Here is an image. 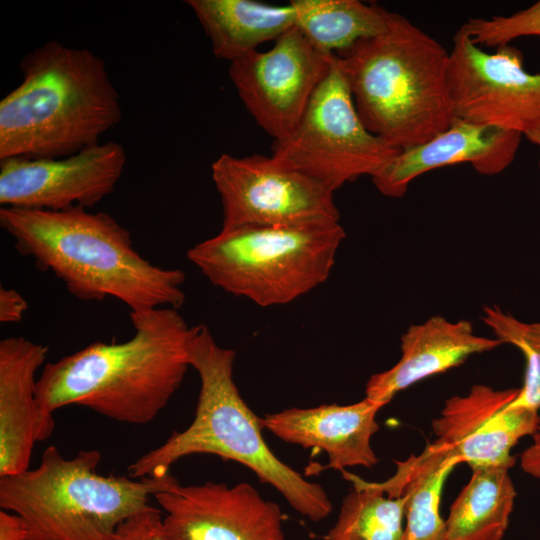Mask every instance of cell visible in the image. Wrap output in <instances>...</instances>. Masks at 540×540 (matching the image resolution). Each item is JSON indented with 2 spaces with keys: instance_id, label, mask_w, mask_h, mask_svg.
Returning <instances> with one entry per match:
<instances>
[{
  "instance_id": "6da1fadb",
  "label": "cell",
  "mask_w": 540,
  "mask_h": 540,
  "mask_svg": "<svg viewBox=\"0 0 540 540\" xmlns=\"http://www.w3.org/2000/svg\"><path fill=\"white\" fill-rule=\"evenodd\" d=\"M130 319L129 340L97 341L45 364L36 398L48 427L54 430L53 413L66 405L136 425L153 421L166 407L190 367L191 327L170 307L130 312Z\"/></svg>"
},
{
  "instance_id": "7a4b0ae2",
  "label": "cell",
  "mask_w": 540,
  "mask_h": 540,
  "mask_svg": "<svg viewBox=\"0 0 540 540\" xmlns=\"http://www.w3.org/2000/svg\"><path fill=\"white\" fill-rule=\"evenodd\" d=\"M0 226L19 254L53 273L79 300L112 297L131 312L184 303V272L141 257L130 232L107 213L1 207Z\"/></svg>"
},
{
  "instance_id": "3957f363",
  "label": "cell",
  "mask_w": 540,
  "mask_h": 540,
  "mask_svg": "<svg viewBox=\"0 0 540 540\" xmlns=\"http://www.w3.org/2000/svg\"><path fill=\"white\" fill-rule=\"evenodd\" d=\"M20 69L22 82L0 101V161L67 157L120 122L119 93L94 52L53 40Z\"/></svg>"
},
{
  "instance_id": "277c9868",
  "label": "cell",
  "mask_w": 540,
  "mask_h": 540,
  "mask_svg": "<svg viewBox=\"0 0 540 540\" xmlns=\"http://www.w3.org/2000/svg\"><path fill=\"white\" fill-rule=\"evenodd\" d=\"M188 355L201 381L194 419L131 463L128 476L163 477L183 457L216 455L249 468L311 521L328 517L332 503L325 489L281 461L266 444L260 417L243 400L233 380L236 352L221 347L201 324L191 327Z\"/></svg>"
},
{
  "instance_id": "5b68a950",
  "label": "cell",
  "mask_w": 540,
  "mask_h": 540,
  "mask_svg": "<svg viewBox=\"0 0 540 540\" xmlns=\"http://www.w3.org/2000/svg\"><path fill=\"white\" fill-rule=\"evenodd\" d=\"M364 126L404 150L444 132L455 119L449 51L396 12L387 29L335 54Z\"/></svg>"
},
{
  "instance_id": "8992f818",
  "label": "cell",
  "mask_w": 540,
  "mask_h": 540,
  "mask_svg": "<svg viewBox=\"0 0 540 540\" xmlns=\"http://www.w3.org/2000/svg\"><path fill=\"white\" fill-rule=\"evenodd\" d=\"M101 457L89 449L67 459L48 446L35 469L0 477L1 509L26 521L29 540H115L119 526L177 478L103 476Z\"/></svg>"
},
{
  "instance_id": "52a82bcc",
  "label": "cell",
  "mask_w": 540,
  "mask_h": 540,
  "mask_svg": "<svg viewBox=\"0 0 540 540\" xmlns=\"http://www.w3.org/2000/svg\"><path fill=\"white\" fill-rule=\"evenodd\" d=\"M344 238L335 221L222 228L191 247L187 258L226 293L276 306L324 283Z\"/></svg>"
},
{
  "instance_id": "ba28073f",
  "label": "cell",
  "mask_w": 540,
  "mask_h": 540,
  "mask_svg": "<svg viewBox=\"0 0 540 540\" xmlns=\"http://www.w3.org/2000/svg\"><path fill=\"white\" fill-rule=\"evenodd\" d=\"M400 152L364 126L334 54L297 127L273 143L271 155L335 192L361 176L372 178Z\"/></svg>"
},
{
  "instance_id": "9c48e42d",
  "label": "cell",
  "mask_w": 540,
  "mask_h": 540,
  "mask_svg": "<svg viewBox=\"0 0 540 540\" xmlns=\"http://www.w3.org/2000/svg\"><path fill=\"white\" fill-rule=\"evenodd\" d=\"M222 228L339 222L334 192L272 155L221 154L211 164Z\"/></svg>"
},
{
  "instance_id": "30bf717a",
  "label": "cell",
  "mask_w": 540,
  "mask_h": 540,
  "mask_svg": "<svg viewBox=\"0 0 540 540\" xmlns=\"http://www.w3.org/2000/svg\"><path fill=\"white\" fill-rule=\"evenodd\" d=\"M510 44L487 53L460 27L449 51L448 88L455 118L526 135L540 125V74Z\"/></svg>"
},
{
  "instance_id": "8fae6325",
  "label": "cell",
  "mask_w": 540,
  "mask_h": 540,
  "mask_svg": "<svg viewBox=\"0 0 540 540\" xmlns=\"http://www.w3.org/2000/svg\"><path fill=\"white\" fill-rule=\"evenodd\" d=\"M333 58L318 51L294 26L269 50H255L231 62L228 72L247 111L279 142L297 127Z\"/></svg>"
},
{
  "instance_id": "7c38bea8",
  "label": "cell",
  "mask_w": 540,
  "mask_h": 540,
  "mask_svg": "<svg viewBox=\"0 0 540 540\" xmlns=\"http://www.w3.org/2000/svg\"><path fill=\"white\" fill-rule=\"evenodd\" d=\"M518 392L475 384L468 394L447 399L440 417L432 421L435 440L424 451L466 463L472 470L510 469L515 464L512 448L533 435L540 420L538 411L512 406Z\"/></svg>"
},
{
  "instance_id": "4fadbf2b",
  "label": "cell",
  "mask_w": 540,
  "mask_h": 540,
  "mask_svg": "<svg viewBox=\"0 0 540 540\" xmlns=\"http://www.w3.org/2000/svg\"><path fill=\"white\" fill-rule=\"evenodd\" d=\"M126 164L124 147L99 143L62 158L0 161L1 207L89 209L115 189Z\"/></svg>"
},
{
  "instance_id": "5bb4252c",
  "label": "cell",
  "mask_w": 540,
  "mask_h": 540,
  "mask_svg": "<svg viewBox=\"0 0 540 540\" xmlns=\"http://www.w3.org/2000/svg\"><path fill=\"white\" fill-rule=\"evenodd\" d=\"M153 497L165 512L166 540H286L279 505L249 483L176 480Z\"/></svg>"
},
{
  "instance_id": "9a60e30c",
  "label": "cell",
  "mask_w": 540,
  "mask_h": 540,
  "mask_svg": "<svg viewBox=\"0 0 540 540\" xmlns=\"http://www.w3.org/2000/svg\"><path fill=\"white\" fill-rule=\"evenodd\" d=\"M522 134L455 118L444 132L401 152L372 182L391 198L402 197L418 176L436 168L469 163L480 174L495 175L514 160Z\"/></svg>"
},
{
  "instance_id": "2e32d148",
  "label": "cell",
  "mask_w": 540,
  "mask_h": 540,
  "mask_svg": "<svg viewBox=\"0 0 540 540\" xmlns=\"http://www.w3.org/2000/svg\"><path fill=\"white\" fill-rule=\"evenodd\" d=\"M382 407L383 404L365 397L349 405L293 407L266 414L260 422L285 442L324 451L329 460L325 469L371 468L378 463L371 438L379 429L376 415Z\"/></svg>"
},
{
  "instance_id": "e0dca14e",
  "label": "cell",
  "mask_w": 540,
  "mask_h": 540,
  "mask_svg": "<svg viewBox=\"0 0 540 540\" xmlns=\"http://www.w3.org/2000/svg\"><path fill=\"white\" fill-rule=\"evenodd\" d=\"M47 354L46 346L24 337L0 341V477L28 470L34 444L54 432L36 398V371Z\"/></svg>"
},
{
  "instance_id": "ac0fdd59",
  "label": "cell",
  "mask_w": 540,
  "mask_h": 540,
  "mask_svg": "<svg viewBox=\"0 0 540 540\" xmlns=\"http://www.w3.org/2000/svg\"><path fill=\"white\" fill-rule=\"evenodd\" d=\"M501 344L497 338L476 335L468 320L453 322L443 316L430 317L421 324L411 325L402 335L401 358L390 369L369 378L365 397L385 406L411 385Z\"/></svg>"
},
{
  "instance_id": "d6986e66",
  "label": "cell",
  "mask_w": 540,
  "mask_h": 540,
  "mask_svg": "<svg viewBox=\"0 0 540 540\" xmlns=\"http://www.w3.org/2000/svg\"><path fill=\"white\" fill-rule=\"evenodd\" d=\"M210 40L213 54L230 63L277 40L295 26L291 3L282 6L253 0H188Z\"/></svg>"
},
{
  "instance_id": "ffe728a7",
  "label": "cell",
  "mask_w": 540,
  "mask_h": 540,
  "mask_svg": "<svg viewBox=\"0 0 540 540\" xmlns=\"http://www.w3.org/2000/svg\"><path fill=\"white\" fill-rule=\"evenodd\" d=\"M459 462L422 452L396 461V471L383 482L361 481L389 497L406 496L404 540H445L440 513L446 479Z\"/></svg>"
},
{
  "instance_id": "44dd1931",
  "label": "cell",
  "mask_w": 540,
  "mask_h": 540,
  "mask_svg": "<svg viewBox=\"0 0 540 540\" xmlns=\"http://www.w3.org/2000/svg\"><path fill=\"white\" fill-rule=\"evenodd\" d=\"M515 498L508 468L473 469L470 480L450 507L445 540H502Z\"/></svg>"
},
{
  "instance_id": "7402d4cb",
  "label": "cell",
  "mask_w": 540,
  "mask_h": 540,
  "mask_svg": "<svg viewBox=\"0 0 540 540\" xmlns=\"http://www.w3.org/2000/svg\"><path fill=\"white\" fill-rule=\"evenodd\" d=\"M301 33L320 52L336 54L384 32L390 11L359 0H292Z\"/></svg>"
},
{
  "instance_id": "603a6c76",
  "label": "cell",
  "mask_w": 540,
  "mask_h": 540,
  "mask_svg": "<svg viewBox=\"0 0 540 540\" xmlns=\"http://www.w3.org/2000/svg\"><path fill=\"white\" fill-rule=\"evenodd\" d=\"M354 490L343 499L335 524L325 540H404L406 496L389 497L366 486L344 470Z\"/></svg>"
},
{
  "instance_id": "cb8c5ba5",
  "label": "cell",
  "mask_w": 540,
  "mask_h": 540,
  "mask_svg": "<svg viewBox=\"0 0 540 540\" xmlns=\"http://www.w3.org/2000/svg\"><path fill=\"white\" fill-rule=\"evenodd\" d=\"M481 319L498 340L515 346L524 355V382L512 406L539 411L540 322H523L497 305L484 307Z\"/></svg>"
},
{
  "instance_id": "d4e9b609",
  "label": "cell",
  "mask_w": 540,
  "mask_h": 540,
  "mask_svg": "<svg viewBox=\"0 0 540 540\" xmlns=\"http://www.w3.org/2000/svg\"><path fill=\"white\" fill-rule=\"evenodd\" d=\"M476 45L499 47L523 36H540V1L509 16L470 18L461 26Z\"/></svg>"
},
{
  "instance_id": "484cf974",
  "label": "cell",
  "mask_w": 540,
  "mask_h": 540,
  "mask_svg": "<svg viewBox=\"0 0 540 540\" xmlns=\"http://www.w3.org/2000/svg\"><path fill=\"white\" fill-rule=\"evenodd\" d=\"M115 540H166L160 511L152 506L131 516L119 526Z\"/></svg>"
},
{
  "instance_id": "4316f807",
  "label": "cell",
  "mask_w": 540,
  "mask_h": 540,
  "mask_svg": "<svg viewBox=\"0 0 540 540\" xmlns=\"http://www.w3.org/2000/svg\"><path fill=\"white\" fill-rule=\"evenodd\" d=\"M28 309L25 298L16 290L0 287V322L17 323Z\"/></svg>"
},
{
  "instance_id": "83f0119b",
  "label": "cell",
  "mask_w": 540,
  "mask_h": 540,
  "mask_svg": "<svg viewBox=\"0 0 540 540\" xmlns=\"http://www.w3.org/2000/svg\"><path fill=\"white\" fill-rule=\"evenodd\" d=\"M29 537V527L21 516L1 509L0 540H29Z\"/></svg>"
},
{
  "instance_id": "f1b7e54d",
  "label": "cell",
  "mask_w": 540,
  "mask_h": 540,
  "mask_svg": "<svg viewBox=\"0 0 540 540\" xmlns=\"http://www.w3.org/2000/svg\"><path fill=\"white\" fill-rule=\"evenodd\" d=\"M532 437V444L520 456V466L525 473L540 479V420Z\"/></svg>"
},
{
  "instance_id": "f546056e",
  "label": "cell",
  "mask_w": 540,
  "mask_h": 540,
  "mask_svg": "<svg viewBox=\"0 0 540 540\" xmlns=\"http://www.w3.org/2000/svg\"><path fill=\"white\" fill-rule=\"evenodd\" d=\"M530 142L540 149V125L525 135Z\"/></svg>"
}]
</instances>
